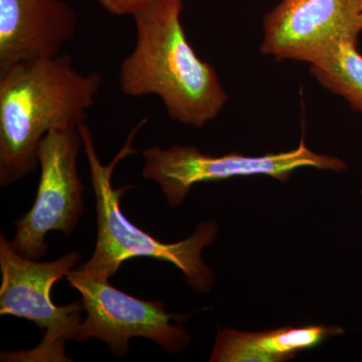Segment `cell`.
I'll return each mask as SVG.
<instances>
[{
	"mask_svg": "<svg viewBox=\"0 0 362 362\" xmlns=\"http://www.w3.org/2000/svg\"><path fill=\"white\" fill-rule=\"evenodd\" d=\"M101 85V74L80 73L69 54L0 73L1 187L37 169L40 144L49 131L86 122Z\"/></svg>",
	"mask_w": 362,
	"mask_h": 362,
	"instance_id": "1",
	"label": "cell"
},
{
	"mask_svg": "<svg viewBox=\"0 0 362 362\" xmlns=\"http://www.w3.org/2000/svg\"><path fill=\"white\" fill-rule=\"evenodd\" d=\"M183 0H154L136 13V45L123 59L124 95L160 98L173 120L199 128L223 110L228 94L214 66L202 61L187 37Z\"/></svg>",
	"mask_w": 362,
	"mask_h": 362,
	"instance_id": "2",
	"label": "cell"
},
{
	"mask_svg": "<svg viewBox=\"0 0 362 362\" xmlns=\"http://www.w3.org/2000/svg\"><path fill=\"white\" fill-rule=\"evenodd\" d=\"M147 120L148 118L143 119L130 131L125 144L109 164L100 160L87 123L78 125L96 197L98 225L96 247L89 261L80 268L110 279L128 259L138 257L156 259L177 267L195 291L207 293L213 285L214 274L202 261V252L216 240L218 232L216 223L214 221L199 223L189 238L180 242L173 244L161 242L131 223L123 214L121 197L132 187L114 188L112 183L117 164L136 153L133 142Z\"/></svg>",
	"mask_w": 362,
	"mask_h": 362,
	"instance_id": "3",
	"label": "cell"
},
{
	"mask_svg": "<svg viewBox=\"0 0 362 362\" xmlns=\"http://www.w3.org/2000/svg\"><path fill=\"white\" fill-rule=\"evenodd\" d=\"M80 259V252H71L56 261L40 263L21 256L0 235V314L33 321L44 331L35 349L2 352L1 361H71L65 352L66 343L77 339L84 305L81 300L58 306L52 301V289Z\"/></svg>",
	"mask_w": 362,
	"mask_h": 362,
	"instance_id": "4",
	"label": "cell"
},
{
	"mask_svg": "<svg viewBox=\"0 0 362 362\" xmlns=\"http://www.w3.org/2000/svg\"><path fill=\"white\" fill-rule=\"evenodd\" d=\"M66 278L80 293L87 313L77 341L97 338L118 356L127 354L133 337L151 340L170 354H180L190 342L189 333L181 325L189 315L168 313L163 302L131 296L116 289L106 276L80 267Z\"/></svg>",
	"mask_w": 362,
	"mask_h": 362,
	"instance_id": "5",
	"label": "cell"
},
{
	"mask_svg": "<svg viewBox=\"0 0 362 362\" xmlns=\"http://www.w3.org/2000/svg\"><path fill=\"white\" fill-rule=\"evenodd\" d=\"M143 177L159 185L169 206H181L197 183L218 182L240 176L267 175L289 180L293 171L315 168L342 173L346 164L337 157L314 153L302 138L299 146L290 151L262 156L228 153L214 156L194 146L173 145L168 148L156 145L143 151Z\"/></svg>",
	"mask_w": 362,
	"mask_h": 362,
	"instance_id": "6",
	"label": "cell"
},
{
	"mask_svg": "<svg viewBox=\"0 0 362 362\" xmlns=\"http://www.w3.org/2000/svg\"><path fill=\"white\" fill-rule=\"evenodd\" d=\"M83 146L78 126L49 131L40 142V178L35 204L16 221L11 240L14 251L37 261L47 250L49 232L69 237L84 214L85 187L78 170V157Z\"/></svg>",
	"mask_w": 362,
	"mask_h": 362,
	"instance_id": "7",
	"label": "cell"
},
{
	"mask_svg": "<svg viewBox=\"0 0 362 362\" xmlns=\"http://www.w3.org/2000/svg\"><path fill=\"white\" fill-rule=\"evenodd\" d=\"M361 0H282L263 21L261 52L313 64L362 30Z\"/></svg>",
	"mask_w": 362,
	"mask_h": 362,
	"instance_id": "8",
	"label": "cell"
},
{
	"mask_svg": "<svg viewBox=\"0 0 362 362\" xmlns=\"http://www.w3.org/2000/svg\"><path fill=\"white\" fill-rule=\"evenodd\" d=\"M77 23L65 0H0V73L59 56Z\"/></svg>",
	"mask_w": 362,
	"mask_h": 362,
	"instance_id": "9",
	"label": "cell"
},
{
	"mask_svg": "<svg viewBox=\"0 0 362 362\" xmlns=\"http://www.w3.org/2000/svg\"><path fill=\"white\" fill-rule=\"evenodd\" d=\"M344 332L339 326L306 325L277 328L262 332L218 329L211 362H282L304 350L318 346L327 338Z\"/></svg>",
	"mask_w": 362,
	"mask_h": 362,
	"instance_id": "10",
	"label": "cell"
},
{
	"mask_svg": "<svg viewBox=\"0 0 362 362\" xmlns=\"http://www.w3.org/2000/svg\"><path fill=\"white\" fill-rule=\"evenodd\" d=\"M357 40H345L323 58L311 64L310 71L321 85L349 102L362 113V56Z\"/></svg>",
	"mask_w": 362,
	"mask_h": 362,
	"instance_id": "11",
	"label": "cell"
},
{
	"mask_svg": "<svg viewBox=\"0 0 362 362\" xmlns=\"http://www.w3.org/2000/svg\"><path fill=\"white\" fill-rule=\"evenodd\" d=\"M102 6L113 16H134L154 0H97Z\"/></svg>",
	"mask_w": 362,
	"mask_h": 362,
	"instance_id": "12",
	"label": "cell"
},
{
	"mask_svg": "<svg viewBox=\"0 0 362 362\" xmlns=\"http://www.w3.org/2000/svg\"><path fill=\"white\" fill-rule=\"evenodd\" d=\"M361 18H362V0H361Z\"/></svg>",
	"mask_w": 362,
	"mask_h": 362,
	"instance_id": "13",
	"label": "cell"
},
{
	"mask_svg": "<svg viewBox=\"0 0 362 362\" xmlns=\"http://www.w3.org/2000/svg\"><path fill=\"white\" fill-rule=\"evenodd\" d=\"M361 194H362V189H361Z\"/></svg>",
	"mask_w": 362,
	"mask_h": 362,
	"instance_id": "14",
	"label": "cell"
}]
</instances>
